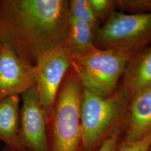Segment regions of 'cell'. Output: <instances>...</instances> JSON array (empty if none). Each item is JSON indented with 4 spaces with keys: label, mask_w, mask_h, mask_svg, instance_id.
<instances>
[{
    "label": "cell",
    "mask_w": 151,
    "mask_h": 151,
    "mask_svg": "<svg viewBox=\"0 0 151 151\" xmlns=\"http://www.w3.org/2000/svg\"><path fill=\"white\" fill-rule=\"evenodd\" d=\"M69 22L68 0H0V44L33 65L66 46Z\"/></svg>",
    "instance_id": "1"
},
{
    "label": "cell",
    "mask_w": 151,
    "mask_h": 151,
    "mask_svg": "<svg viewBox=\"0 0 151 151\" xmlns=\"http://www.w3.org/2000/svg\"><path fill=\"white\" fill-rule=\"evenodd\" d=\"M130 99L120 85L116 91L107 97L83 88L81 104L82 151H97L112 137L124 135Z\"/></svg>",
    "instance_id": "2"
},
{
    "label": "cell",
    "mask_w": 151,
    "mask_h": 151,
    "mask_svg": "<svg viewBox=\"0 0 151 151\" xmlns=\"http://www.w3.org/2000/svg\"><path fill=\"white\" fill-rule=\"evenodd\" d=\"M83 87L72 66L62 82L47 122L48 151H82Z\"/></svg>",
    "instance_id": "3"
},
{
    "label": "cell",
    "mask_w": 151,
    "mask_h": 151,
    "mask_svg": "<svg viewBox=\"0 0 151 151\" xmlns=\"http://www.w3.org/2000/svg\"><path fill=\"white\" fill-rule=\"evenodd\" d=\"M96 48L113 50L131 58L151 45V12L128 14L114 10L95 33Z\"/></svg>",
    "instance_id": "4"
},
{
    "label": "cell",
    "mask_w": 151,
    "mask_h": 151,
    "mask_svg": "<svg viewBox=\"0 0 151 151\" xmlns=\"http://www.w3.org/2000/svg\"><path fill=\"white\" fill-rule=\"evenodd\" d=\"M130 59L113 50L95 48L81 57L70 60V63L83 88L107 97L118 89Z\"/></svg>",
    "instance_id": "5"
},
{
    "label": "cell",
    "mask_w": 151,
    "mask_h": 151,
    "mask_svg": "<svg viewBox=\"0 0 151 151\" xmlns=\"http://www.w3.org/2000/svg\"><path fill=\"white\" fill-rule=\"evenodd\" d=\"M36 87L40 102L48 120L65 76L71 67L65 47L53 49L42 55L34 65Z\"/></svg>",
    "instance_id": "6"
},
{
    "label": "cell",
    "mask_w": 151,
    "mask_h": 151,
    "mask_svg": "<svg viewBox=\"0 0 151 151\" xmlns=\"http://www.w3.org/2000/svg\"><path fill=\"white\" fill-rule=\"evenodd\" d=\"M20 141L22 150L48 151L47 119L40 102L36 86L22 95Z\"/></svg>",
    "instance_id": "7"
},
{
    "label": "cell",
    "mask_w": 151,
    "mask_h": 151,
    "mask_svg": "<svg viewBox=\"0 0 151 151\" xmlns=\"http://www.w3.org/2000/svg\"><path fill=\"white\" fill-rule=\"evenodd\" d=\"M35 85L34 65L19 57L8 45L0 44V101L22 95Z\"/></svg>",
    "instance_id": "8"
},
{
    "label": "cell",
    "mask_w": 151,
    "mask_h": 151,
    "mask_svg": "<svg viewBox=\"0 0 151 151\" xmlns=\"http://www.w3.org/2000/svg\"><path fill=\"white\" fill-rule=\"evenodd\" d=\"M151 134V87L139 92L130 101L128 119L123 140L133 143Z\"/></svg>",
    "instance_id": "9"
},
{
    "label": "cell",
    "mask_w": 151,
    "mask_h": 151,
    "mask_svg": "<svg viewBox=\"0 0 151 151\" xmlns=\"http://www.w3.org/2000/svg\"><path fill=\"white\" fill-rule=\"evenodd\" d=\"M120 86L131 98L151 87V45L130 59Z\"/></svg>",
    "instance_id": "10"
},
{
    "label": "cell",
    "mask_w": 151,
    "mask_h": 151,
    "mask_svg": "<svg viewBox=\"0 0 151 151\" xmlns=\"http://www.w3.org/2000/svg\"><path fill=\"white\" fill-rule=\"evenodd\" d=\"M20 96L11 95L0 101V140L11 150L22 151L20 141Z\"/></svg>",
    "instance_id": "11"
},
{
    "label": "cell",
    "mask_w": 151,
    "mask_h": 151,
    "mask_svg": "<svg viewBox=\"0 0 151 151\" xmlns=\"http://www.w3.org/2000/svg\"><path fill=\"white\" fill-rule=\"evenodd\" d=\"M95 32L86 22L70 18L66 49L70 60L86 54L95 48Z\"/></svg>",
    "instance_id": "12"
},
{
    "label": "cell",
    "mask_w": 151,
    "mask_h": 151,
    "mask_svg": "<svg viewBox=\"0 0 151 151\" xmlns=\"http://www.w3.org/2000/svg\"><path fill=\"white\" fill-rule=\"evenodd\" d=\"M70 18L86 22L91 27L95 33L100 27L99 22L95 16L88 0L69 1Z\"/></svg>",
    "instance_id": "13"
},
{
    "label": "cell",
    "mask_w": 151,
    "mask_h": 151,
    "mask_svg": "<svg viewBox=\"0 0 151 151\" xmlns=\"http://www.w3.org/2000/svg\"><path fill=\"white\" fill-rule=\"evenodd\" d=\"M115 9L128 14L151 12V0H115Z\"/></svg>",
    "instance_id": "14"
},
{
    "label": "cell",
    "mask_w": 151,
    "mask_h": 151,
    "mask_svg": "<svg viewBox=\"0 0 151 151\" xmlns=\"http://www.w3.org/2000/svg\"><path fill=\"white\" fill-rule=\"evenodd\" d=\"M88 2L99 22L105 19L106 20L115 9V0H88Z\"/></svg>",
    "instance_id": "15"
},
{
    "label": "cell",
    "mask_w": 151,
    "mask_h": 151,
    "mask_svg": "<svg viewBox=\"0 0 151 151\" xmlns=\"http://www.w3.org/2000/svg\"><path fill=\"white\" fill-rule=\"evenodd\" d=\"M151 146V134L143 140L130 143L122 140L118 151H147Z\"/></svg>",
    "instance_id": "16"
},
{
    "label": "cell",
    "mask_w": 151,
    "mask_h": 151,
    "mask_svg": "<svg viewBox=\"0 0 151 151\" xmlns=\"http://www.w3.org/2000/svg\"><path fill=\"white\" fill-rule=\"evenodd\" d=\"M123 136L117 135L107 140L97 151H118Z\"/></svg>",
    "instance_id": "17"
},
{
    "label": "cell",
    "mask_w": 151,
    "mask_h": 151,
    "mask_svg": "<svg viewBox=\"0 0 151 151\" xmlns=\"http://www.w3.org/2000/svg\"><path fill=\"white\" fill-rule=\"evenodd\" d=\"M2 151H28L27 150H22V151H16V150H11L10 148H7V147H5L4 148H3V150H2Z\"/></svg>",
    "instance_id": "18"
},
{
    "label": "cell",
    "mask_w": 151,
    "mask_h": 151,
    "mask_svg": "<svg viewBox=\"0 0 151 151\" xmlns=\"http://www.w3.org/2000/svg\"><path fill=\"white\" fill-rule=\"evenodd\" d=\"M147 151H151V146L150 147V148L148 149V150Z\"/></svg>",
    "instance_id": "19"
}]
</instances>
